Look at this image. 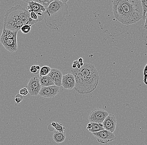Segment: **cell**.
<instances>
[{
    "instance_id": "603a6c76",
    "label": "cell",
    "mask_w": 147,
    "mask_h": 145,
    "mask_svg": "<svg viewBox=\"0 0 147 145\" xmlns=\"http://www.w3.org/2000/svg\"><path fill=\"white\" fill-rule=\"evenodd\" d=\"M23 99V96L22 95H20V94H17L15 96V101L17 104L20 103V102H22V101Z\"/></svg>"
},
{
    "instance_id": "484cf974",
    "label": "cell",
    "mask_w": 147,
    "mask_h": 145,
    "mask_svg": "<svg viewBox=\"0 0 147 145\" xmlns=\"http://www.w3.org/2000/svg\"><path fill=\"white\" fill-rule=\"evenodd\" d=\"M143 75H144V78H143V82L145 84L147 85V64L146 65L143 71Z\"/></svg>"
},
{
    "instance_id": "ffe728a7",
    "label": "cell",
    "mask_w": 147,
    "mask_h": 145,
    "mask_svg": "<svg viewBox=\"0 0 147 145\" xmlns=\"http://www.w3.org/2000/svg\"><path fill=\"white\" fill-rule=\"evenodd\" d=\"M143 9V17L142 19L145 20L146 14L147 12V0H140Z\"/></svg>"
},
{
    "instance_id": "5bb4252c",
    "label": "cell",
    "mask_w": 147,
    "mask_h": 145,
    "mask_svg": "<svg viewBox=\"0 0 147 145\" xmlns=\"http://www.w3.org/2000/svg\"><path fill=\"white\" fill-rule=\"evenodd\" d=\"M49 76L53 77L54 79L55 85L60 87L62 86V79L63 74L62 72L57 68H51Z\"/></svg>"
},
{
    "instance_id": "d590c367",
    "label": "cell",
    "mask_w": 147,
    "mask_h": 145,
    "mask_svg": "<svg viewBox=\"0 0 147 145\" xmlns=\"http://www.w3.org/2000/svg\"><path fill=\"white\" fill-rule=\"evenodd\" d=\"M22 1H24L25 2L28 3V2L30 1L31 0H22Z\"/></svg>"
},
{
    "instance_id": "ba28073f",
    "label": "cell",
    "mask_w": 147,
    "mask_h": 145,
    "mask_svg": "<svg viewBox=\"0 0 147 145\" xmlns=\"http://www.w3.org/2000/svg\"><path fill=\"white\" fill-rule=\"evenodd\" d=\"M41 87L39 78L36 76L30 78L27 86L29 94L32 96H37L39 94Z\"/></svg>"
},
{
    "instance_id": "52a82bcc",
    "label": "cell",
    "mask_w": 147,
    "mask_h": 145,
    "mask_svg": "<svg viewBox=\"0 0 147 145\" xmlns=\"http://www.w3.org/2000/svg\"><path fill=\"white\" fill-rule=\"evenodd\" d=\"M113 11L116 19L122 24L126 25L125 17L121 0H114Z\"/></svg>"
},
{
    "instance_id": "8992f818",
    "label": "cell",
    "mask_w": 147,
    "mask_h": 145,
    "mask_svg": "<svg viewBox=\"0 0 147 145\" xmlns=\"http://www.w3.org/2000/svg\"><path fill=\"white\" fill-rule=\"evenodd\" d=\"M109 113L105 110L100 108L94 109L90 113L89 120L90 123H102Z\"/></svg>"
},
{
    "instance_id": "9c48e42d",
    "label": "cell",
    "mask_w": 147,
    "mask_h": 145,
    "mask_svg": "<svg viewBox=\"0 0 147 145\" xmlns=\"http://www.w3.org/2000/svg\"><path fill=\"white\" fill-rule=\"evenodd\" d=\"M60 91L59 87L56 85L41 87L39 94L41 97L47 98L55 97Z\"/></svg>"
},
{
    "instance_id": "83f0119b",
    "label": "cell",
    "mask_w": 147,
    "mask_h": 145,
    "mask_svg": "<svg viewBox=\"0 0 147 145\" xmlns=\"http://www.w3.org/2000/svg\"><path fill=\"white\" fill-rule=\"evenodd\" d=\"M146 22H145V25H144V27L147 29V12L146 14V19H145Z\"/></svg>"
},
{
    "instance_id": "7a4b0ae2",
    "label": "cell",
    "mask_w": 147,
    "mask_h": 145,
    "mask_svg": "<svg viewBox=\"0 0 147 145\" xmlns=\"http://www.w3.org/2000/svg\"><path fill=\"white\" fill-rule=\"evenodd\" d=\"M38 22L30 17V13L21 5L13 6L6 11L4 15V27L18 31L24 25L32 26Z\"/></svg>"
},
{
    "instance_id": "7402d4cb",
    "label": "cell",
    "mask_w": 147,
    "mask_h": 145,
    "mask_svg": "<svg viewBox=\"0 0 147 145\" xmlns=\"http://www.w3.org/2000/svg\"><path fill=\"white\" fill-rule=\"evenodd\" d=\"M56 123H57V125H56V127H55V129L56 131L64 133L65 127H64L61 124L57 122H56Z\"/></svg>"
},
{
    "instance_id": "ac0fdd59",
    "label": "cell",
    "mask_w": 147,
    "mask_h": 145,
    "mask_svg": "<svg viewBox=\"0 0 147 145\" xmlns=\"http://www.w3.org/2000/svg\"><path fill=\"white\" fill-rule=\"evenodd\" d=\"M51 70V68L49 66H47V65L42 66L39 71V76L40 77H42V76H47L50 72Z\"/></svg>"
},
{
    "instance_id": "7c38bea8",
    "label": "cell",
    "mask_w": 147,
    "mask_h": 145,
    "mask_svg": "<svg viewBox=\"0 0 147 145\" xmlns=\"http://www.w3.org/2000/svg\"><path fill=\"white\" fill-rule=\"evenodd\" d=\"M27 8L29 12H33L39 16L44 17L43 13L45 12L46 8L42 5L36 2L30 1L28 3Z\"/></svg>"
},
{
    "instance_id": "8fae6325",
    "label": "cell",
    "mask_w": 147,
    "mask_h": 145,
    "mask_svg": "<svg viewBox=\"0 0 147 145\" xmlns=\"http://www.w3.org/2000/svg\"><path fill=\"white\" fill-rule=\"evenodd\" d=\"M117 120L114 115L109 114L102 123L103 126L105 130L114 133L116 127Z\"/></svg>"
},
{
    "instance_id": "2e32d148",
    "label": "cell",
    "mask_w": 147,
    "mask_h": 145,
    "mask_svg": "<svg viewBox=\"0 0 147 145\" xmlns=\"http://www.w3.org/2000/svg\"><path fill=\"white\" fill-rule=\"evenodd\" d=\"M66 136V135L65 133L55 131L53 134V138L56 143L60 144L65 141Z\"/></svg>"
},
{
    "instance_id": "d6a6232c",
    "label": "cell",
    "mask_w": 147,
    "mask_h": 145,
    "mask_svg": "<svg viewBox=\"0 0 147 145\" xmlns=\"http://www.w3.org/2000/svg\"><path fill=\"white\" fill-rule=\"evenodd\" d=\"M82 66H81L80 64V63H78V65H77V68H78V69H80V68H81Z\"/></svg>"
},
{
    "instance_id": "5b68a950",
    "label": "cell",
    "mask_w": 147,
    "mask_h": 145,
    "mask_svg": "<svg viewBox=\"0 0 147 145\" xmlns=\"http://www.w3.org/2000/svg\"><path fill=\"white\" fill-rule=\"evenodd\" d=\"M92 134L97 141L102 144H107L116 140L117 138L114 133H112L106 130L92 133Z\"/></svg>"
},
{
    "instance_id": "f1b7e54d",
    "label": "cell",
    "mask_w": 147,
    "mask_h": 145,
    "mask_svg": "<svg viewBox=\"0 0 147 145\" xmlns=\"http://www.w3.org/2000/svg\"><path fill=\"white\" fill-rule=\"evenodd\" d=\"M56 125H57L56 122H52V123H51V124L50 125L51 126V127H54V128H55V127L56 126Z\"/></svg>"
},
{
    "instance_id": "3957f363",
    "label": "cell",
    "mask_w": 147,
    "mask_h": 145,
    "mask_svg": "<svg viewBox=\"0 0 147 145\" xmlns=\"http://www.w3.org/2000/svg\"><path fill=\"white\" fill-rule=\"evenodd\" d=\"M68 13L67 3L59 0H55L43 13L45 23L50 29L58 30L66 21V17Z\"/></svg>"
},
{
    "instance_id": "836d02e7",
    "label": "cell",
    "mask_w": 147,
    "mask_h": 145,
    "mask_svg": "<svg viewBox=\"0 0 147 145\" xmlns=\"http://www.w3.org/2000/svg\"><path fill=\"white\" fill-rule=\"evenodd\" d=\"M73 63H76V64L78 65V63H79L78 60H76V61H74L73 62Z\"/></svg>"
},
{
    "instance_id": "44dd1931",
    "label": "cell",
    "mask_w": 147,
    "mask_h": 145,
    "mask_svg": "<svg viewBox=\"0 0 147 145\" xmlns=\"http://www.w3.org/2000/svg\"><path fill=\"white\" fill-rule=\"evenodd\" d=\"M31 30V26L28 25H23L21 27V30L23 34H28L30 32Z\"/></svg>"
},
{
    "instance_id": "f546056e",
    "label": "cell",
    "mask_w": 147,
    "mask_h": 145,
    "mask_svg": "<svg viewBox=\"0 0 147 145\" xmlns=\"http://www.w3.org/2000/svg\"><path fill=\"white\" fill-rule=\"evenodd\" d=\"M78 61H79V63H82L83 62V59L82 58H80L78 59Z\"/></svg>"
},
{
    "instance_id": "e0dca14e",
    "label": "cell",
    "mask_w": 147,
    "mask_h": 145,
    "mask_svg": "<svg viewBox=\"0 0 147 145\" xmlns=\"http://www.w3.org/2000/svg\"><path fill=\"white\" fill-rule=\"evenodd\" d=\"M92 127L90 130H89V131L91 133H95L100 131L103 130H105L103 126L102 123H91Z\"/></svg>"
},
{
    "instance_id": "4dcf8cb0",
    "label": "cell",
    "mask_w": 147,
    "mask_h": 145,
    "mask_svg": "<svg viewBox=\"0 0 147 145\" xmlns=\"http://www.w3.org/2000/svg\"><path fill=\"white\" fill-rule=\"evenodd\" d=\"M72 67L73 68H75L77 67V65L76 63H73L72 65Z\"/></svg>"
},
{
    "instance_id": "277c9868",
    "label": "cell",
    "mask_w": 147,
    "mask_h": 145,
    "mask_svg": "<svg viewBox=\"0 0 147 145\" xmlns=\"http://www.w3.org/2000/svg\"><path fill=\"white\" fill-rule=\"evenodd\" d=\"M126 25L137 22L143 17V9L140 0H121Z\"/></svg>"
},
{
    "instance_id": "cb8c5ba5",
    "label": "cell",
    "mask_w": 147,
    "mask_h": 145,
    "mask_svg": "<svg viewBox=\"0 0 147 145\" xmlns=\"http://www.w3.org/2000/svg\"><path fill=\"white\" fill-rule=\"evenodd\" d=\"M28 93L29 92L27 88H23L19 91V94L23 96L27 95Z\"/></svg>"
},
{
    "instance_id": "9a60e30c",
    "label": "cell",
    "mask_w": 147,
    "mask_h": 145,
    "mask_svg": "<svg viewBox=\"0 0 147 145\" xmlns=\"http://www.w3.org/2000/svg\"><path fill=\"white\" fill-rule=\"evenodd\" d=\"M39 78L40 84L42 87L55 85L54 79L53 77L49 76H46L40 77Z\"/></svg>"
},
{
    "instance_id": "1f68e13d",
    "label": "cell",
    "mask_w": 147,
    "mask_h": 145,
    "mask_svg": "<svg viewBox=\"0 0 147 145\" xmlns=\"http://www.w3.org/2000/svg\"><path fill=\"white\" fill-rule=\"evenodd\" d=\"M59 1H61V2L64 3H67L69 0H59Z\"/></svg>"
},
{
    "instance_id": "d6986e66",
    "label": "cell",
    "mask_w": 147,
    "mask_h": 145,
    "mask_svg": "<svg viewBox=\"0 0 147 145\" xmlns=\"http://www.w3.org/2000/svg\"><path fill=\"white\" fill-rule=\"evenodd\" d=\"M54 1L55 0H31V1L36 2L42 5L46 8H47L49 5Z\"/></svg>"
},
{
    "instance_id": "4316f807",
    "label": "cell",
    "mask_w": 147,
    "mask_h": 145,
    "mask_svg": "<svg viewBox=\"0 0 147 145\" xmlns=\"http://www.w3.org/2000/svg\"><path fill=\"white\" fill-rule=\"evenodd\" d=\"M92 125L91 123H89L87 124V128L88 131H89V130H90V129L92 128Z\"/></svg>"
},
{
    "instance_id": "d4e9b609",
    "label": "cell",
    "mask_w": 147,
    "mask_h": 145,
    "mask_svg": "<svg viewBox=\"0 0 147 145\" xmlns=\"http://www.w3.org/2000/svg\"><path fill=\"white\" fill-rule=\"evenodd\" d=\"M30 71L34 74H39L40 70H38L37 69L36 65H33L31 66L30 68Z\"/></svg>"
},
{
    "instance_id": "6da1fadb",
    "label": "cell",
    "mask_w": 147,
    "mask_h": 145,
    "mask_svg": "<svg viewBox=\"0 0 147 145\" xmlns=\"http://www.w3.org/2000/svg\"><path fill=\"white\" fill-rule=\"evenodd\" d=\"M75 78L76 84L74 89L80 94L86 95L96 89L99 84L98 70L91 64L84 63L81 68L71 70Z\"/></svg>"
},
{
    "instance_id": "e575fe53",
    "label": "cell",
    "mask_w": 147,
    "mask_h": 145,
    "mask_svg": "<svg viewBox=\"0 0 147 145\" xmlns=\"http://www.w3.org/2000/svg\"><path fill=\"white\" fill-rule=\"evenodd\" d=\"M36 67L37 69H38V70H40V69H41V67H40V66H39V65H36Z\"/></svg>"
},
{
    "instance_id": "30bf717a",
    "label": "cell",
    "mask_w": 147,
    "mask_h": 145,
    "mask_svg": "<svg viewBox=\"0 0 147 145\" xmlns=\"http://www.w3.org/2000/svg\"><path fill=\"white\" fill-rule=\"evenodd\" d=\"M0 42L5 48L11 52H16L18 50L17 37L0 39Z\"/></svg>"
},
{
    "instance_id": "4fadbf2b",
    "label": "cell",
    "mask_w": 147,
    "mask_h": 145,
    "mask_svg": "<svg viewBox=\"0 0 147 145\" xmlns=\"http://www.w3.org/2000/svg\"><path fill=\"white\" fill-rule=\"evenodd\" d=\"M76 81L72 74L68 73L63 76L62 79V86L65 89L71 90L75 87Z\"/></svg>"
}]
</instances>
